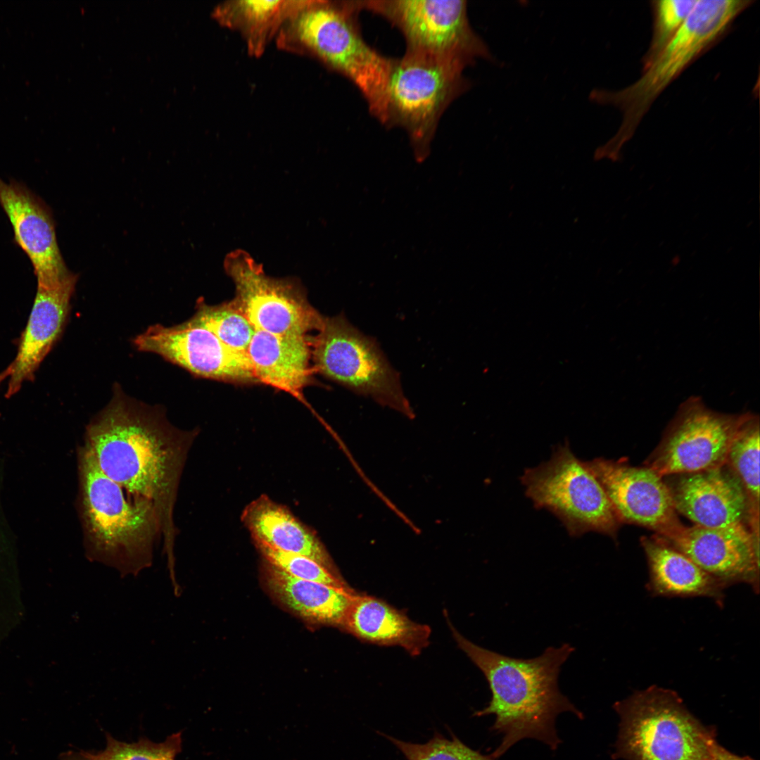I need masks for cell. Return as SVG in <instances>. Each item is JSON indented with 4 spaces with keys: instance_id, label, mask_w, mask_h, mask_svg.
<instances>
[{
    "instance_id": "cell-26",
    "label": "cell",
    "mask_w": 760,
    "mask_h": 760,
    "mask_svg": "<svg viewBox=\"0 0 760 760\" xmlns=\"http://www.w3.org/2000/svg\"><path fill=\"white\" fill-rule=\"evenodd\" d=\"M192 318L212 331L228 348L246 355L255 329L232 301L210 305L202 300L198 303Z\"/></svg>"
},
{
    "instance_id": "cell-16",
    "label": "cell",
    "mask_w": 760,
    "mask_h": 760,
    "mask_svg": "<svg viewBox=\"0 0 760 760\" xmlns=\"http://www.w3.org/2000/svg\"><path fill=\"white\" fill-rule=\"evenodd\" d=\"M666 483L676 512L695 525L709 528L747 526L753 514L747 493L726 464L700 471L676 474Z\"/></svg>"
},
{
    "instance_id": "cell-27",
    "label": "cell",
    "mask_w": 760,
    "mask_h": 760,
    "mask_svg": "<svg viewBox=\"0 0 760 760\" xmlns=\"http://www.w3.org/2000/svg\"><path fill=\"white\" fill-rule=\"evenodd\" d=\"M105 747L96 752H90L91 760H175L182 750V733L168 736L164 741L155 742L147 738L137 742H125L106 734Z\"/></svg>"
},
{
    "instance_id": "cell-21",
    "label": "cell",
    "mask_w": 760,
    "mask_h": 760,
    "mask_svg": "<svg viewBox=\"0 0 760 760\" xmlns=\"http://www.w3.org/2000/svg\"><path fill=\"white\" fill-rule=\"evenodd\" d=\"M648 567V589L654 596L707 597L720 604L727 587L682 552L659 538H642Z\"/></svg>"
},
{
    "instance_id": "cell-29",
    "label": "cell",
    "mask_w": 760,
    "mask_h": 760,
    "mask_svg": "<svg viewBox=\"0 0 760 760\" xmlns=\"http://www.w3.org/2000/svg\"><path fill=\"white\" fill-rule=\"evenodd\" d=\"M698 0H656L652 1V37L643 56V68L661 52L686 22Z\"/></svg>"
},
{
    "instance_id": "cell-22",
    "label": "cell",
    "mask_w": 760,
    "mask_h": 760,
    "mask_svg": "<svg viewBox=\"0 0 760 760\" xmlns=\"http://www.w3.org/2000/svg\"><path fill=\"white\" fill-rule=\"evenodd\" d=\"M267 588L282 604L307 620L341 626L355 593L294 577L265 561Z\"/></svg>"
},
{
    "instance_id": "cell-15",
    "label": "cell",
    "mask_w": 760,
    "mask_h": 760,
    "mask_svg": "<svg viewBox=\"0 0 760 760\" xmlns=\"http://www.w3.org/2000/svg\"><path fill=\"white\" fill-rule=\"evenodd\" d=\"M659 540L690 558L726 587L748 584L759 590V536L747 526L709 528L682 524Z\"/></svg>"
},
{
    "instance_id": "cell-3",
    "label": "cell",
    "mask_w": 760,
    "mask_h": 760,
    "mask_svg": "<svg viewBox=\"0 0 760 760\" xmlns=\"http://www.w3.org/2000/svg\"><path fill=\"white\" fill-rule=\"evenodd\" d=\"M78 512L86 557L122 577L150 567L161 539L156 509L148 500L128 494L99 468L84 443L78 450Z\"/></svg>"
},
{
    "instance_id": "cell-30",
    "label": "cell",
    "mask_w": 760,
    "mask_h": 760,
    "mask_svg": "<svg viewBox=\"0 0 760 760\" xmlns=\"http://www.w3.org/2000/svg\"><path fill=\"white\" fill-rule=\"evenodd\" d=\"M255 545L266 562L294 577L334 587L350 588L338 575L307 557L284 552L260 543H255Z\"/></svg>"
},
{
    "instance_id": "cell-32",
    "label": "cell",
    "mask_w": 760,
    "mask_h": 760,
    "mask_svg": "<svg viewBox=\"0 0 760 760\" xmlns=\"http://www.w3.org/2000/svg\"><path fill=\"white\" fill-rule=\"evenodd\" d=\"M61 760H91L90 752H69L62 756Z\"/></svg>"
},
{
    "instance_id": "cell-7",
    "label": "cell",
    "mask_w": 760,
    "mask_h": 760,
    "mask_svg": "<svg viewBox=\"0 0 760 760\" xmlns=\"http://www.w3.org/2000/svg\"><path fill=\"white\" fill-rule=\"evenodd\" d=\"M463 63L406 51L393 61L386 92L387 127L405 130L418 163L430 153L442 115L470 87Z\"/></svg>"
},
{
    "instance_id": "cell-18",
    "label": "cell",
    "mask_w": 760,
    "mask_h": 760,
    "mask_svg": "<svg viewBox=\"0 0 760 760\" xmlns=\"http://www.w3.org/2000/svg\"><path fill=\"white\" fill-rule=\"evenodd\" d=\"M77 279L78 275L71 273L56 286H37L27 324L11 365L7 398L16 393L23 382L33 379L39 366L61 336Z\"/></svg>"
},
{
    "instance_id": "cell-2",
    "label": "cell",
    "mask_w": 760,
    "mask_h": 760,
    "mask_svg": "<svg viewBox=\"0 0 760 760\" xmlns=\"http://www.w3.org/2000/svg\"><path fill=\"white\" fill-rule=\"evenodd\" d=\"M448 623L457 645L482 671L491 692L487 706L474 713L478 717L495 716L490 730L502 738L490 755L496 759L525 738L557 749L562 742L555 728L557 716L571 712L583 718L558 687L560 667L574 648L564 643L535 658H514L471 642Z\"/></svg>"
},
{
    "instance_id": "cell-13",
    "label": "cell",
    "mask_w": 760,
    "mask_h": 760,
    "mask_svg": "<svg viewBox=\"0 0 760 760\" xmlns=\"http://www.w3.org/2000/svg\"><path fill=\"white\" fill-rule=\"evenodd\" d=\"M134 344L198 377L239 385L258 383L246 355L228 348L192 317L175 326H151L135 337Z\"/></svg>"
},
{
    "instance_id": "cell-12",
    "label": "cell",
    "mask_w": 760,
    "mask_h": 760,
    "mask_svg": "<svg viewBox=\"0 0 760 760\" xmlns=\"http://www.w3.org/2000/svg\"><path fill=\"white\" fill-rule=\"evenodd\" d=\"M747 413H721L709 408L699 397H690L680 405L647 467L664 477L725 464L730 443Z\"/></svg>"
},
{
    "instance_id": "cell-10",
    "label": "cell",
    "mask_w": 760,
    "mask_h": 760,
    "mask_svg": "<svg viewBox=\"0 0 760 760\" xmlns=\"http://www.w3.org/2000/svg\"><path fill=\"white\" fill-rule=\"evenodd\" d=\"M360 11L376 13L398 28L406 51L460 61H493L482 38L471 27L464 0L356 1Z\"/></svg>"
},
{
    "instance_id": "cell-31",
    "label": "cell",
    "mask_w": 760,
    "mask_h": 760,
    "mask_svg": "<svg viewBox=\"0 0 760 760\" xmlns=\"http://www.w3.org/2000/svg\"><path fill=\"white\" fill-rule=\"evenodd\" d=\"M705 760H752L749 757H742L733 754L719 745L716 740L711 744Z\"/></svg>"
},
{
    "instance_id": "cell-25",
    "label": "cell",
    "mask_w": 760,
    "mask_h": 760,
    "mask_svg": "<svg viewBox=\"0 0 760 760\" xmlns=\"http://www.w3.org/2000/svg\"><path fill=\"white\" fill-rule=\"evenodd\" d=\"M726 464L742 484L754 515L759 505V419L752 412L735 433L728 450Z\"/></svg>"
},
{
    "instance_id": "cell-17",
    "label": "cell",
    "mask_w": 760,
    "mask_h": 760,
    "mask_svg": "<svg viewBox=\"0 0 760 760\" xmlns=\"http://www.w3.org/2000/svg\"><path fill=\"white\" fill-rule=\"evenodd\" d=\"M0 203L13 229L18 244L33 265L37 286L51 287L70 274L58 245L49 210L25 188L0 179Z\"/></svg>"
},
{
    "instance_id": "cell-23",
    "label": "cell",
    "mask_w": 760,
    "mask_h": 760,
    "mask_svg": "<svg viewBox=\"0 0 760 760\" xmlns=\"http://www.w3.org/2000/svg\"><path fill=\"white\" fill-rule=\"evenodd\" d=\"M364 640L400 645L412 654L427 645L430 630L416 623L386 602L355 595L341 625Z\"/></svg>"
},
{
    "instance_id": "cell-5",
    "label": "cell",
    "mask_w": 760,
    "mask_h": 760,
    "mask_svg": "<svg viewBox=\"0 0 760 760\" xmlns=\"http://www.w3.org/2000/svg\"><path fill=\"white\" fill-rule=\"evenodd\" d=\"M753 0H698L690 15L633 83L619 90L596 89L592 102L617 108L622 113L619 128L594 154L595 160H616L622 147L633 137L645 115L660 94L729 29Z\"/></svg>"
},
{
    "instance_id": "cell-8",
    "label": "cell",
    "mask_w": 760,
    "mask_h": 760,
    "mask_svg": "<svg viewBox=\"0 0 760 760\" xmlns=\"http://www.w3.org/2000/svg\"><path fill=\"white\" fill-rule=\"evenodd\" d=\"M310 344L316 372L358 395L414 418L399 373L376 340L360 331L344 315L323 317Z\"/></svg>"
},
{
    "instance_id": "cell-14",
    "label": "cell",
    "mask_w": 760,
    "mask_h": 760,
    "mask_svg": "<svg viewBox=\"0 0 760 760\" xmlns=\"http://www.w3.org/2000/svg\"><path fill=\"white\" fill-rule=\"evenodd\" d=\"M585 463L602 486L621 524L647 528L658 537L681 524L668 485L653 469L602 457Z\"/></svg>"
},
{
    "instance_id": "cell-28",
    "label": "cell",
    "mask_w": 760,
    "mask_h": 760,
    "mask_svg": "<svg viewBox=\"0 0 760 760\" xmlns=\"http://www.w3.org/2000/svg\"><path fill=\"white\" fill-rule=\"evenodd\" d=\"M450 733L451 739H449L436 731L423 744L403 741L384 733L380 734L392 742L407 760H495L490 754L471 749Z\"/></svg>"
},
{
    "instance_id": "cell-19",
    "label": "cell",
    "mask_w": 760,
    "mask_h": 760,
    "mask_svg": "<svg viewBox=\"0 0 760 760\" xmlns=\"http://www.w3.org/2000/svg\"><path fill=\"white\" fill-rule=\"evenodd\" d=\"M246 355L258 383L303 399L304 388L311 383L312 371L307 337L255 330Z\"/></svg>"
},
{
    "instance_id": "cell-9",
    "label": "cell",
    "mask_w": 760,
    "mask_h": 760,
    "mask_svg": "<svg viewBox=\"0 0 760 760\" xmlns=\"http://www.w3.org/2000/svg\"><path fill=\"white\" fill-rule=\"evenodd\" d=\"M520 480L534 507L555 514L569 536L595 531L616 538L621 523L602 486L568 443L557 445L549 460L526 469Z\"/></svg>"
},
{
    "instance_id": "cell-1",
    "label": "cell",
    "mask_w": 760,
    "mask_h": 760,
    "mask_svg": "<svg viewBox=\"0 0 760 760\" xmlns=\"http://www.w3.org/2000/svg\"><path fill=\"white\" fill-rule=\"evenodd\" d=\"M198 430L172 424L163 408L127 396L118 386L108 405L86 427L84 443L99 468L128 494L154 505L161 527L163 554L176 581L175 509L180 481Z\"/></svg>"
},
{
    "instance_id": "cell-4",
    "label": "cell",
    "mask_w": 760,
    "mask_h": 760,
    "mask_svg": "<svg viewBox=\"0 0 760 760\" xmlns=\"http://www.w3.org/2000/svg\"><path fill=\"white\" fill-rule=\"evenodd\" d=\"M277 35L281 49L314 57L348 79L371 115L385 125L393 58L372 49L357 22L355 1H299Z\"/></svg>"
},
{
    "instance_id": "cell-20",
    "label": "cell",
    "mask_w": 760,
    "mask_h": 760,
    "mask_svg": "<svg viewBox=\"0 0 760 760\" xmlns=\"http://www.w3.org/2000/svg\"><path fill=\"white\" fill-rule=\"evenodd\" d=\"M241 519L254 543L307 557L337 575L333 561L316 533L286 507L262 495L243 509Z\"/></svg>"
},
{
    "instance_id": "cell-11",
    "label": "cell",
    "mask_w": 760,
    "mask_h": 760,
    "mask_svg": "<svg viewBox=\"0 0 760 760\" xmlns=\"http://www.w3.org/2000/svg\"><path fill=\"white\" fill-rule=\"evenodd\" d=\"M224 269L235 286L232 303L255 330L307 337L319 329L324 316L311 305L298 280L269 277L241 250L226 256Z\"/></svg>"
},
{
    "instance_id": "cell-6",
    "label": "cell",
    "mask_w": 760,
    "mask_h": 760,
    "mask_svg": "<svg viewBox=\"0 0 760 760\" xmlns=\"http://www.w3.org/2000/svg\"><path fill=\"white\" fill-rule=\"evenodd\" d=\"M621 719L614 758L705 760L715 740L678 694L655 685L616 702Z\"/></svg>"
},
{
    "instance_id": "cell-33",
    "label": "cell",
    "mask_w": 760,
    "mask_h": 760,
    "mask_svg": "<svg viewBox=\"0 0 760 760\" xmlns=\"http://www.w3.org/2000/svg\"><path fill=\"white\" fill-rule=\"evenodd\" d=\"M11 373V365H10L6 369L0 373V384L4 381L5 379L9 377Z\"/></svg>"
},
{
    "instance_id": "cell-24",
    "label": "cell",
    "mask_w": 760,
    "mask_h": 760,
    "mask_svg": "<svg viewBox=\"0 0 760 760\" xmlns=\"http://www.w3.org/2000/svg\"><path fill=\"white\" fill-rule=\"evenodd\" d=\"M298 1H228L217 6L213 18L221 25L239 31L248 53L260 56L272 38L293 13Z\"/></svg>"
}]
</instances>
